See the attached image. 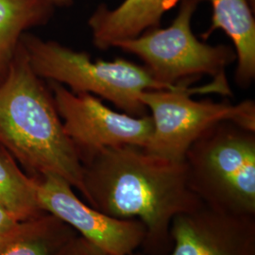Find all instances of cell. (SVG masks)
<instances>
[{
    "label": "cell",
    "mask_w": 255,
    "mask_h": 255,
    "mask_svg": "<svg viewBox=\"0 0 255 255\" xmlns=\"http://www.w3.org/2000/svg\"><path fill=\"white\" fill-rule=\"evenodd\" d=\"M75 235L73 229L46 212L19 221L0 237V255H55Z\"/></svg>",
    "instance_id": "cell-12"
},
{
    "label": "cell",
    "mask_w": 255,
    "mask_h": 255,
    "mask_svg": "<svg viewBox=\"0 0 255 255\" xmlns=\"http://www.w3.org/2000/svg\"><path fill=\"white\" fill-rule=\"evenodd\" d=\"M188 183L207 206L255 216V131L220 121L198 137L184 156Z\"/></svg>",
    "instance_id": "cell-4"
},
{
    "label": "cell",
    "mask_w": 255,
    "mask_h": 255,
    "mask_svg": "<svg viewBox=\"0 0 255 255\" xmlns=\"http://www.w3.org/2000/svg\"><path fill=\"white\" fill-rule=\"evenodd\" d=\"M81 159L86 202L110 217L140 220L145 255H167L174 218L203 204L189 186L184 161L135 146L106 147Z\"/></svg>",
    "instance_id": "cell-1"
},
{
    "label": "cell",
    "mask_w": 255,
    "mask_h": 255,
    "mask_svg": "<svg viewBox=\"0 0 255 255\" xmlns=\"http://www.w3.org/2000/svg\"><path fill=\"white\" fill-rule=\"evenodd\" d=\"M0 146L31 177L59 176L83 196L80 154L64 130L52 94L33 72L21 42L0 83Z\"/></svg>",
    "instance_id": "cell-2"
},
{
    "label": "cell",
    "mask_w": 255,
    "mask_h": 255,
    "mask_svg": "<svg viewBox=\"0 0 255 255\" xmlns=\"http://www.w3.org/2000/svg\"><path fill=\"white\" fill-rule=\"evenodd\" d=\"M212 24L201 35L206 40L222 29L232 40L237 54L235 80L240 88L249 87L255 79V20L252 0H211Z\"/></svg>",
    "instance_id": "cell-11"
},
{
    "label": "cell",
    "mask_w": 255,
    "mask_h": 255,
    "mask_svg": "<svg viewBox=\"0 0 255 255\" xmlns=\"http://www.w3.org/2000/svg\"><path fill=\"white\" fill-rule=\"evenodd\" d=\"M0 204L20 221L46 213L37 198L36 178L23 172L13 157L1 146Z\"/></svg>",
    "instance_id": "cell-14"
},
{
    "label": "cell",
    "mask_w": 255,
    "mask_h": 255,
    "mask_svg": "<svg viewBox=\"0 0 255 255\" xmlns=\"http://www.w3.org/2000/svg\"><path fill=\"white\" fill-rule=\"evenodd\" d=\"M200 0H182L173 23L166 28L155 27L135 38L117 43L114 47L136 55L158 82L169 86L209 75L226 78V67L237 61L234 48L201 42L191 28L192 16Z\"/></svg>",
    "instance_id": "cell-6"
},
{
    "label": "cell",
    "mask_w": 255,
    "mask_h": 255,
    "mask_svg": "<svg viewBox=\"0 0 255 255\" xmlns=\"http://www.w3.org/2000/svg\"><path fill=\"white\" fill-rule=\"evenodd\" d=\"M20 220L16 219L9 210L0 204V237L13 228Z\"/></svg>",
    "instance_id": "cell-16"
},
{
    "label": "cell",
    "mask_w": 255,
    "mask_h": 255,
    "mask_svg": "<svg viewBox=\"0 0 255 255\" xmlns=\"http://www.w3.org/2000/svg\"><path fill=\"white\" fill-rule=\"evenodd\" d=\"M180 1L124 0L114 9L101 5L88 21L93 44L100 50H107L120 41L138 37L158 27L164 13Z\"/></svg>",
    "instance_id": "cell-10"
},
{
    "label": "cell",
    "mask_w": 255,
    "mask_h": 255,
    "mask_svg": "<svg viewBox=\"0 0 255 255\" xmlns=\"http://www.w3.org/2000/svg\"><path fill=\"white\" fill-rule=\"evenodd\" d=\"M50 87L64 130L81 158L106 147L148 145L153 131L150 116L118 113L96 96L75 94L57 82H50Z\"/></svg>",
    "instance_id": "cell-7"
},
{
    "label": "cell",
    "mask_w": 255,
    "mask_h": 255,
    "mask_svg": "<svg viewBox=\"0 0 255 255\" xmlns=\"http://www.w3.org/2000/svg\"><path fill=\"white\" fill-rule=\"evenodd\" d=\"M52 6H68L72 3L73 0H46Z\"/></svg>",
    "instance_id": "cell-17"
},
{
    "label": "cell",
    "mask_w": 255,
    "mask_h": 255,
    "mask_svg": "<svg viewBox=\"0 0 255 255\" xmlns=\"http://www.w3.org/2000/svg\"><path fill=\"white\" fill-rule=\"evenodd\" d=\"M167 255H255V216L202 204L174 218Z\"/></svg>",
    "instance_id": "cell-9"
},
{
    "label": "cell",
    "mask_w": 255,
    "mask_h": 255,
    "mask_svg": "<svg viewBox=\"0 0 255 255\" xmlns=\"http://www.w3.org/2000/svg\"><path fill=\"white\" fill-rule=\"evenodd\" d=\"M21 45L39 78L67 86L75 94L101 97L132 117L146 116L147 110L141 101L144 92L174 90L190 80L169 86L158 82L145 65L124 59L94 62L85 52L26 33Z\"/></svg>",
    "instance_id": "cell-3"
},
{
    "label": "cell",
    "mask_w": 255,
    "mask_h": 255,
    "mask_svg": "<svg viewBox=\"0 0 255 255\" xmlns=\"http://www.w3.org/2000/svg\"><path fill=\"white\" fill-rule=\"evenodd\" d=\"M37 198L44 212L53 215L94 246L110 255H132L143 246L146 227L138 219H119L94 208L56 175L36 178Z\"/></svg>",
    "instance_id": "cell-8"
},
{
    "label": "cell",
    "mask_w": 255,
    "mask_h": 255,
    "mask_svg": "<svg viewBox=\"0 0 255 255\" xmlns=\"http://www.w3.org/2000/svg\"><path fill=\"white\" fill-rule=\"evenodd\" d=\"M53 6L46 0H0V83L4 81L21 39L45 24Z\"/></svg>",
    "instance_id": "cell-13"
},
{
    "label": "cell",
    "mask_w": 255,
    "mask_h": 255,
    "mask_svg": "<svg viewBox=\"0 0 255 255\" xmlns=\"http://www.w3.org/2000/svg\"><path fill=\"white\" fill-rule=\"evenodd\" d=\"M143 255V254H138V253H135V254H133V255Z\"/></svg>",
    "instance_id": "cell-18"
},
{
    "label": "cell",
    "mask_w": 255,
    "mask_h": 255,
    "mask_svg": "<svg viewBox=\"0 0 255 255\" xmlns=\"http://www.w3.org/2000/svg\"><path fill=\"white\" fill-rule=\"evenodd\" d=\"M200 78H193L174 90H150L141 95V101L151 113L153 131L146 150L167 160L184 161L193 142L212 125L233 121L255 131V103L244 101H195L196 93L216 92L231 95L226 78L215 79L206 86L192 87Z\"/></svg>",
    "instance_id": "cell-5"
},
{
    "label": "cell",
    "mask_w": 255,
    "mask_h": 255,
    "mask_svg": "<svg viewBox=\"0 0 255 255\" xmlns=\"http://www.w3.org/2000/svg\"><path fill=\"white\" fill-rule=\"evenodd\" d=\"M55 255H110L94 246L83 237L75 235L67 240Z\"/></svg>",
    "instance_id": "cell-15"
}]
</instances>
